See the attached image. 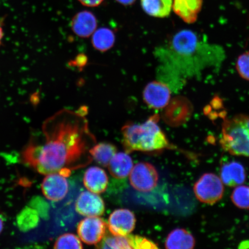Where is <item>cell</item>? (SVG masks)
<instances>
[{
	"mask_svg": "<svg viewBox=\"0 0 249 249\" xmlns=\"http://www.w3.org/2000/svg\"><path fill=\"white\" fill-rule=\"evenodd\" d=\"M85 107L62 109L43 123L42 135L32 139L21 153L23 162L43 175L65 177L92 162L89 150L96 143Z\"/></svg>",
	"mask_w": 249,
	"mask_h": 249,
	"instance_id": "obj_1",
	"label": "cell"
},
{
	"mask_svg": "<svg viewBox=\"0 0 249 249\" xmlns=\"http://www.w3.org/2000/svg\"><path fill=\"white\" fill-rule=\"evenodd\" d=\"M160 116L153 115L142 124L128 123L122 127L123 144L126 153L134 151L158 153L175 148L159 126Z\"/></svg>",
	"mask_w": 249,
	"mask_h": 249,
	"instance_id": "obj_2",
	"label": "cell"
},
{
	"mask_svg": "<svg viewBox=\"0 0 249 249\" xmlns=\"http://www.w3.org/2000/svg\"><path fill=\"white\" fill-rule=\"evenodd\" d=\"M220 144L230 154L249 158V116L239 115L224 121Z\"/></svg>",
	"mask_w": 249,
	"mask_h": 249,
	"instance_id": "obj_3",
	"label": "cell"
},
{
	"mask_svg": "<svg viewBox=\"0 0 249 249\" xmlns=\"http://www.w3.org/2000/svg\"><path fill=\"white\" fill-rule=\"evenodd\" d=\"M222 180L213 173H205L195 183L194 192L202 203L213 205L220 201L224 194Z\"/></svg>",
	"mask_w": 249,
	"mask_h": 249,
	"instance_id": "obj_4",
	"label": "cell"
},
{
	"mask_svg": "<svg viewBox=\"0 0 249 249\" xmlns=\"http://www.w3.org/2000/svg\"><path fill=\"white\" fill-rule=\"evenodd\" d=\"M129 181L133 188L140 192H149L157 187L159 181L158 171L153 165L140 162L133 166L129 174Z\"/></svg>",
	"mask_w": 249,
	"mask_h": 249,
	"instance_id": "obj_5",
	"label": "cell"
},
{
	"mask_svg": "<svg viewBox=\"0 0 249 249\" xmlns=\"http://www.w3.org/2000/svg\"><path fill=\"white\" fill-rule=\"evenodd\" d=\"M107 223L99 216L84 219L77 226L80 239L89 245H97L105 236Z\"/></svg>",
	"mask_w": 249,
	"mask_h": 249,
	"instance_id": "obj_6",
	"label": "cell"
},
{
	"mask_svg": "<svg viewBox=\"0 0 249 249\" xmlns=\"http://www.w3.org/2000/svg\"><path fill=\"white\" fill-rule=\"evenodd\" d=\"M164 108L163 119L172 126H178L185 123L193 111L191 103L183 96H177L171 99Z\"/></svg>",
	"mask_w": 249,
	"mask_h": 249,
	"instance_id": "obj_7",
	"label": "cell"
},
{
	"mask_svg": "<svg viewBox=\"0 0 249 249\" xmlns=\"http://www.w3.org/2000/svg\"><path fill=\"white\" fill-rule=\"evenodd\" d=\"M136 222V217L131 211L118 209L109 216L107 227L112 235L124 236L133 231Z\"/></svg>",
	"mask_w": 249,
	"mask_h": 249,
	"instance_id": "obj_8",
	"label": "cell"
},
{
	"mask_svg": "<svg viewBox=\"0 0 249 249\" xmlns=\"http://www.w3.org/2000/svg\"><path fill=\"white\" fill-rule=\"evenodd\" d=\"M43 195L52 201H60L66 197L69 191V183L67 177L60 173L48 174L43 179L41 185Z\"/></svg>",
	"mask_w": 249,
	"mask_h": 249,
	"instance_id": "obj_9",
	"label": "cell"
},
{
	"mask_svg": "<svg viewBox=\"0 0 249 249\" xmlns=\"http://www.w3.org/2000/svg\"><path fill=\"white\" fill-rule=\"evenodd\" d=\"M170 98L169 86L166 83L158 81L148 83L143 91L144 102L152 108H164L169 104Z\"/></svg>",
	"mask_w": 249,
	"mask_h": 249,
	"instance_id": "obj_10",
	"label": "cell"
},
{
	"mask_svg": "<svg viewBox=\"0 0 249 249\" xmlns=\"http://www.w3.org/2000/svg\"><path fill=\"white\" fill-rule=\"evenodd\" d=\"M198 46L197 36L191 30H185L173 36L170 48L167 50L177 57L186 58L194 54Z\"/></svg>",
	"mask_w": 249,
	"mask_h": 249,
	"instance_id": "obj_11",
	"label": "cell"
},
{
	"mask_svg": "<svg viewBox=\"0 0 249 249\" xmlns=\"http://www.w3.org/2000/svg\"><path fill=\"white\" fill-rule=\"evenodd\" d=\"M75 209L78 213L84 216H101L105 213V202L99 195L85 191L81 193L78 197Z\"/></svg>",
	"mask_w": 249,
	"mask_h": 249,
	"instance_id": "obj_12",
	"label": "cell"
},
{
	"mask_svg": "<svg viewBox=\"0 0 249 249\" xmlns=\"http://www.w3.org/2000/svg\"><path fill=\"white\" fill-rule=\"evenodd\" d=\"M98 21L92 12L84 11L79 12L71 20V27L74 34L81 38H88L94 33Z\"/></svg>",
	"mask_w": 249,
	"mask_h": 249,
	"instance_id": "obj_13",
	"label": "cell"
},
{
	"mask_svg": "<svg viewBox=\"0 0 249 249\" xmlns=\"http://www.w3.org/2000/svg\"><path fill=\"white\" fill-rule=\"evenodd\" d=\"M108 182L107 173L99 167L89 168L84 175V185L89 191L96 194L105 192L107 188Z\"/></svg>",
	"mask_w": 249,
	"mask_h": 249,
	"instance_id": "obj_14",
	"label": "cell"
},
{
	"mask_svg": "<svg viewBox=\"0 0 249 249\" xmlns=\"http://www.w3.org/2000/svg\"><path fill=\"white\" fill-rule=\"evenodd\" d=\"M202 0H173V9L185 23H194L201 10Z\"/></svg>",
	"mask_w": 249,
	"mask_h": 249,
	"instance_id": "obj_15",
	"label": "cell"
},
{
	"mask_svg": "<svg viewBox=\"0 0 249 249\" xmlns=\"http://www.w3.org/2000/svg\"><path fill=\"white\" fill-rule=\"evenodd\" d=\"M107 167L109 173L114 178L124 179L131 172L133 167V161L126 152H118L111 158Z\"/></svg>",
	"mask_w": 249,
	"mask_h": 249,
	"instance_id": "obj_16",
	"label": "cell"
},
{
	"mask_svg": "<svg viewBox=\"0 0 249 249\" xmlns=\"http://www.w3.org/2000/svg\"><path fill=\"white\" fill-rule=\"evenodd\" d=\"M221 178L223 183L230 187L238 186L245 181V170L237 161L227 163L221 169Z\"/></svg>",
	"mask_w": 249,
	"mask_h": 249,
	"instance_id": "obj_17",
	"label": "cell"
},
{
	"mask_svg": "<svg viewBox=\"0 0 249 249\" xmlns=\"http://www.w3.org/2000/svg\"><path fill=\"white\" fill-rule=\"evenodd\" d=\"M194 236L183 229L173 230L166 238L165 248L167 249H192L195 247Z\"/></svg>",
	"mask_w": 249,
	"mask_h": 249,
	"instance_id": "obj_18",
	"label": "cell"
},
{
	"mask_svg": "<svg viewBox=\"0 0 249 249\" xmlns=\"http://www.w3.org/2000/svg\"><path fill=\"white\" fill-rule=\"evenodd\" d=\"M173 1V0H141V5L143 10L148 15L163 18L170 14Z\"/></svg>",
	"mask_w": 249,
	"mask_h": 249,
	"instance_id": "obj_19",
	"label": "cell"
},
{
	"mask_svg": "<svg viewBox=\"0 0 249 249\" xmlns=\"http://www.w3.org/2000/svg\"><path fill=\"white\" fill-rule=\"evenodd\" d=\"M117 148L108 142H100L95 144L89 150L93 160L103 167H107L111 158L117 153Z\"/></svg>",
	"mask_w": 249,
	"mask_h": 249,
	"instance_id": "obj_20",
	"label": "cell"
},
{
	"mask_svg": "<svg viewBox=\"0 0 249 249\" xmlns=\"http://www.w3.org/2000/svg\"><path fill=\"white\" fill-rule=\"evenodd\" d=\"M116 36L113 31L108 28H101L93 34L92 43L98 51L106 52L110 50L114 45Z\"/></svg>",
	"mask_w": 249,
	"mask_h": 249,
	"instance_id": "obj_21",
	"label": "cell"
},
{
	"mask_svg": "<svg viewBox=\"0 0 249 249\" xmlns=\"http://www.w3.org/2000/svg\"><path fill=\"white\" fill-rule=\"evenodd\" d=\"M96 245L99 249H130L127 236H106Z\"/></svg>",
	"mask_w": 249,
	"mask_h": 249,
	"instance_id": "obj_22",
	"label": "cell"
},
{
	"mask_svg": "<svg viewBox=\"0 0 249 249\" xmlns=\"http://www.w3.org/2000/svg\"><path fill=\"white\" fill-rule=\"evenodd\" d=\"M231 201L236 207L243 210L249 209V186L242 185L236 186L233 190Z\"/></svg>",
	"mask_w": 249,
	"mask_h": 249,
	"instance_id": "obj_23",
	"label": "cell"
},
{
	"mask_svg": "<svg viewBox=\"0 0 249 249\" xmlns=\"http://www.w3.org/2000/svg\"><path fill=\"white\" fill-rule=\"evenodd\" d=\"M38 216L36 212L32 208H27L21 212L18 217V226L23 229H30L37 225Z\"/></svg>",
	"mask_w": 249,
	"mask_h": 249,
	"instance_id": "obj_24",
	"label": "cell"
},
{
	"mask_svg": "<svg viewBox=\"0 0 249 249\" xmlns=\"http://www.w3.org/2000/svg\"><path fill=\"white\" fill-rule=\"evenodd\" d=\"M54 248L55 249H83L82 242L80 238L73 233H65L59 236L55 241Z\"/></svg>",
	"mask_w": 249,
	"mask_h": 249,
	"instance_id": "obj_25",
	"label": "cell"
},
{
	"mask_svg": "<svg viewBox=\"0 0 249 249\" xmlns=\"http://www.w3.org/2000/svg\"><path fill=\"white\" fill-rule=\"evenodd\" d=\"M130 249H158V246L150 239L136 235H126Z\"/></svg>",
	"mask_w": 249,
	"mask_h": 249,
	"instance_id": "obj_26",
	"label": "cell"
},
{
	"mask_svg": "<svg viewBox=\"0 0 249 249\" xmlns=\"http://www.w3.org/2000/svg\"><path fill=\"white\" fill-rule=\"evenodd\" d=\"M236 68L243 79L249 81V51L239 56L236 61Z\"/></svg>",
	"mask_w": 249,
	"mask_h": 249,
	"instance_id": "obj_27",
	"label": "cell"
},
{
	"mask_svg": "<svg viewBox=\"0 0 249 249\" xmlns=\"http://www.w3.org/2000/svg\"><path fill=\"white\" fill-rule=\"evenodd\" d=\"M78 1L86 7H96L101 5L104 0H78Z\"/></svg>",
	"mask_w": 249,
	"mask_h": 249,
	"instance_id": "obj_28",
	"label": "cell"
},
{
	"mask_svg": "<svg viewBox=\"0 0 249 249\" xmlns=\"http://www.w3.org/2000/svg\"><path fill=\"white\" fill-rule=\"evenodd\" d=\"M116 1L124 5H131L135 2L136 0H116Z\"/></svg>",
	"mask_w": 249,
	"mask_h": 249,
	"instance_id": "obj_29",
	"label": "cell"
},
{
	"mask_svg": "<svg viewBox=\"0 0 249 249\" xmlns=\"http://www.w3.org/2000/svg\"><path fill=\"white\" fill-rule=\"evenodd\" d=\"M4 228V221H3L2 218L0 216V233H1Z\"/></svg>",
	"mask_w": 249,
	"mask_h": 249,
	"instance_id": "obj_30",
	"label": "cell"
},
{
	"mask_svg": "<svg viewBox=\"0 0 249 249\" xmlns=\"http://www.w3.org/2000/svg\"><path fill=\"white\" fill-rule=\"evenodd\" d=\"M3 36H4V33H3L2 27L0 26V45H1Z\"/></svg>",
	"mask_w": 249,
	"mask_h": 249,
	"instance_id": "obj_31",
	"label": "cell"
}]
</instances>
